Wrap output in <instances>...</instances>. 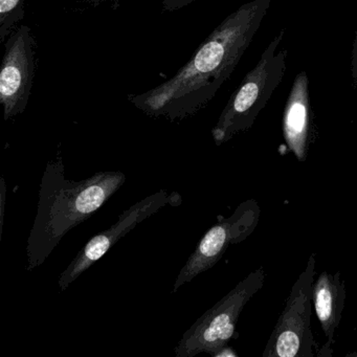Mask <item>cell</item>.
Instances as JSON below:
<instances>
[{
    "label": "cell",
    "instance_id": "11",
    "mask_svg": "<svg viewBox=\"0 0 357 357\" xmlns=\"http://www.w3.org/2000/svg\"><path fill=\"white\" fill-rule=\"evenodd\" d=\"M26 17L24 0H0V41L5 43L6 37L12 29Z\"/></svg>",
    "mask_w": 357,
    "mask_h": 357
},
{
    "label": "cell",
    "instance_id": "1",
    "mask_svg": "<svg viewBox=\"0 0 357 357\" xmlns=\"http://www.w3.org/2000/svg\"><path fill=\"white\" fill-rule=\"evenodd\" d=\"M273 0H252L227 16L172 78L129 101L154 118L183 120L208 105L231 77Z\"/></svg>",
    "mask_w": 357,
    "mask_h": 357
},
{
    "label": "cell",
    "instance_id": "15",
    "mask_svg": "<svg viewBox=\"0 0 357 357\" xmlns=\"http://www.w3.org/2000/svg\"><path fill=\"white\" fill-rule=\"evenodd\" d=\"M91 3H95V5H99V3H104L106 0H91Z\"/></svg>",
    "mask_w": 357,
    "mask_h": 357
},
{
    "label": "cell",
    "instance_id": "6",
    "mask_svg": "<svg viewBox=\"0 0 357 357\" xmlns=\"http://www.w3.org/2000/svg\"><path fill=\"white\" fill-rule=\"evenodd\" d=\"M261 208L254 198L241 202L229 217H218V222L202 236L179 271L172 292L195 279L198 275L212 268L231 245L248 239L258 227Z\"/></svg>",
    "mask_w": 357,
    "mask_h": 357
},
{
    "label": "cell",
    "instance_id": "5",
    "mask_svg": "<svg viewBox=\"0 0 357 357\" xmlns=\"http://www.w3.org/2000/svg\"><path fill=\"white\" fill-rule=\"evenodd\" d=\"M317 254L309 256L304 271L294 282L285 307L265 344L263 357H314L319 352L311 330Z\"/></svg>",
    "mask_w": 357,
    "mask_h": 357
},
{
    "label": "cell",
    "instance_id": "9",
    "mask_svg": "<svg viewBox=\"0 0 357 357\" xmlns=\"http://www.w3.org/2000/svg\"><path fill=\"white\" fill-rule=\"evenodd\" d=\"M282 130L288 149L298 162H306L310 137V98L306 72H301L292 83L284 108Z\"/></svg>",
    "mask_w": 357,
    "mask_h": 357
},
{
    "label": "cell",
    "instance_id": "4",
    "mask_svg": "<svg viewBox=\"0 0 357 357\" xmlns=\"http://www.w3.org/2000/svg\"><path fill=\"white\" fill-rule=\"evenodd\" d=\"M266 280L264 267L248 273L227 296L206 310L183 334L175 347L176 357H193L200 353L217 356L234 338L244 307L262 289Z\"/></svg>",
    "mask_w": 357,
    "mask_h": 357
},
{
    "label": "cell",
    "instance_id": "10",
    "mask_svg": "<svg viewBox=\"0 0 357 357\" xmlns=\"http://www.w3.org/2000/svg\"><path fill=\"white\" fill-rule=\"evenodd\" d=\"M346 298V283L340 271L330 273L325 271L319 273L313 283V303L327 342L324 349H319L317 356H321L323 351L332 354L330 348L335 342L334 336L342 321Z\"/></svg>",
    "mask_w": 357,
    "mask_h": 357
},
{
    "label": "cell",
    "instance_id": "3",
    "mask_svg": "<svg viewBox=\"0 0 357 357\" xmlns=\"http://www.w3.org/2000/svg\"><path fill=\"white\" fill-rule=\"evenodd\" d=\"M284 36L285 31L281 30L273 37L221 112L212 129L213 139L218 147L252 128L283 81L287 68V51L282 47Z\"/></svg>",
    "mask_w": 357,
    "mask_h": 357
},
{
    "label": "cell",
    "instance_id": "7",
    "mask_svg": "<svg viewBox=\"0 0 357 357\" xmlns=\"http://www.w3.org/2000/svg\"><path fill=\"white\" fill-rule=\"evenodd\" d=\"M183 197L178 192L169 193L167 190H160L152 195L139 200L127 208L119 217L118 221L105 231L93 236L81 248L72 262L62 271L59 277V288L61 291L68 289L73 282L76 281L89 267L103 258L116 243L130 233L139 223L162 210L165 206H179Z\"/></svg>",
    "mask_w": 357,
    "mask_h": 357
},
{
    "label": "cell",
    "instance_id": "14",
    "mask_svg": "<svg viewBox=\"0 0 357 357\" xmlns=\"http://www.w3.org/2000/svg\"><path fill=\"white\" fill-rule=\"evenodd\" d=\"M7 188H6L5 179L1 178V219H0V223H1V229L0 231H3V216H5V206H6V194H7Z\"/></svg>",
    "mask_w": 357,
    "mask_h": 357
},
{
    "label": "cell",
    "instance_id": "12",
    "mask_svg": "<svg viewBox=\"0 0 357 357\" xmlns=\"http://www.w3.org/2000/svg\"><path fill=\"white\" fill-rule=\"evenodd\" d=\"M196 0H164L162 8L165 11L173 12L181 10V8L187 7L190 3H194Z\"/></svg>",
    "mask_w": 357,
    "mask_h": 357
},
{
    "label": "cell",
    "instance_id": "8",
    "mask_svg": "<svg viewBox=\"0 0 357 357\" xmlns=\"http://www.w3.org/2000/svg\"><path fill=\"white\" fill-rule=\"evenodd\" d=\"M0 68V103L3 119L22 114L28 106L36 72L35 39L28 26H22L5 43Z\"/></svg>",
    "mask_w": 357,
    "mask_h": 357
},
{
    "label": "cell",
    "instance_id": "2",
    "mask_svg": "<svg viewBox=\"0 0 357 357\" xmlns=\"http://www.w3.org/2000/svg\"><path fill=\"white\" fill-rule=\"evenodd\" d=\"M61 156L47 162L38 208L26 242V271L41 266L64 236L97 213L126 183L122 171H101L83 181L66 178Z\"/></svg>",
    "mask_w": 357,
    "mask_h": 357
},
{
    "label": "cell",
    "instance_id": "13",
    "mask_svg": "<svg viewBox=\"0 0 357 357\" xmlns=\"http://www.w3.org/2000/svg\"><path fill=\"white\" fill-rule=\"evenodd\" d=\"M351 76H352L353 85L357 91V33L353 45L352 57H351Z\"/></svg>",
    "mask_w": 357,
    "mask_h": 357
}]
</instances>
